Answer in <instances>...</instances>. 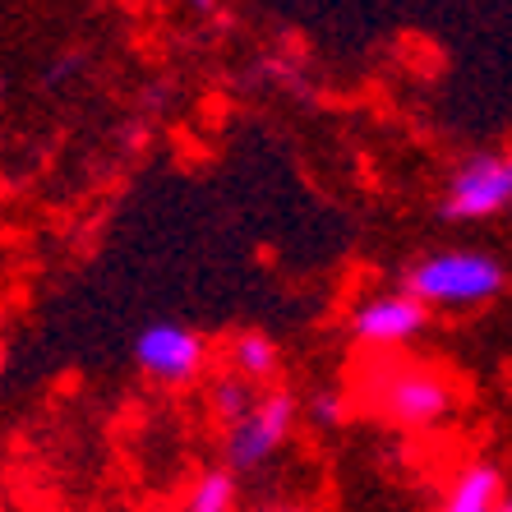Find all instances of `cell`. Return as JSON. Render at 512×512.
I'll list each match as a JSON object with an SVG mask.
<instances>
[{
  "instance_id": "cell-1",
  "label": "cell",
  "mask_w": 512,
  "mask_h": 512,
  "mask_svg": "<svg viewBox=\"0 0 512 512\" xmlns=\"http://www.w3.org/2000/svg\"><path fill=\"white\" fill-rule=\"evenodd\" d=\"M508 286V268L489 250H443L406 268L402 291L429 310H471Z\"/></svg>"
},
{
  "instance_id": "cell-2",
  "label": "cell",
  "mask_w": 512,
  "mask_h": 512,
  "mask_svg": "<svg viewBox=\"0 0 512 512\" xmlns=\"http://www.w3.org/2000/svg\"><path fill=\"white\" fill-rule=\"evenodd\" d=\"M512 203V153H476L453 171L439 213L448 222H485Z\"/></svg>"
},
{
  "instance_id": "cell-3",
  "label": "cell",
  "mask_w": 512,
  "mask_h": 512,
  "mask_svg": "<svg viewBox=\"0 0 512 512\" xmlns=\"http://www.w3.org/2000/svg\"><path fill=\"white\" fill-rule=\"evenodd\" d=\"M134 365H139L148 379L157 383H190L203 374L208 365V342H203L194 328L185 323H171V319H157L148 328H139L134 337Z\"/></svg>"
},
{
  "instance_id": "cell-4",
  "label": "cell",
  "mask_w": 512,
  "mask_h": 512,
  "mask_svg": "<svg viewBox=\"0 0 512 512\" xmlns=\"http://www.w3.org/2000/svg\"><path fill=\"white\" fill-rule=\"evenodd\" d=\"M379 411L397 425H434L453 411V383L411 360L379 379Z\"/></svg>"
},
{
  "instance_id": "cell-5",
  "label": "cell",
  "mask_w": 512,
  "mask_h": 512,
  "mask_svg": "<svg viewBox=\"0 0 512 512\" xmlns=\"http://www.w3.org/2000/svg\"><path fill=\"white\" fill-rule=\"evenodd\" d=\"M291 425H296V397L282 393V388H277V393H263L259 402H254L250 411L236 420V425H227V457H231V466H240V471L263 466L286 443Z\"/></svg>"
},
{
  "instance_id": "cell-6",
  "label": "cell",
  "mask_w": 512,
  "mask_h": 512,
  "mask_svg": "<svg viewBox=\"0 0 512 512\" xmlns=\"http://www.w3.org/2000/svg\"><path fill=\"white\" fill-rule=\"evenodd\" d=\"M429 323V305L416 296L393 291V296H370L351 310V337L365 346H402Z\"/></svg>"
},
{
  "instance_id": "cell-7",
  "label": "cell",
  "mask_w": 512,
  "mask_h": 512,
  "mask_svg": "<svg viewBox=\"0 0 512 512\" xmlns=\"http://www.w3.org/2000/svg\"><path fill=\"white\" fill-rule=\"evenodd\" d=\"M508 499L503 489V471L494 462H466L453 476L448 494H443L439 512H499V503Z\"/></svg>"
},
{
  "instance_id": "cell-8",
  "label": "cell",
  "mask_w": 512,
  "mask_h": 512,
  "mask_svg": "<svg viewBox=\"0 0 512 512\" xmlns=\"http://www.w3.org/2000/svg\"><path fill=\"white\" fill-rule=\"evenodd\" d=\"M277 365H282V351H277V342L268 333H240L236 342H231V370L240 374V379H273Z\"/></svg>"
},
{
  "instance_id": "cell-9",
  "label": "cell",
  "mask_w": 512,
  "mask_h": 512,
  "mask_svg": "<svg viewBox=\"0 0 512 512\" xmlns=\"http://www.w3.org/2000/svg\"><path fill=\"white\" fill-rule=\"evenodd\" d=\"M185 512H236V480L231 471H203L185 494Z\"/></svg>"
},
{
  "instance_id": "cell-10",
  "label": "cell",
  "mask_w": 512,
  "mask_h": 512,
  "mask_svg": "<svg viewBox=\"0 0 512 512\" xmlns=\"http://www.w3.org/2000/svg\"><path fill=\"white\" fill-rule=\"evenodd\" d=\"M213 397H217V416H222V425H236L245 411H250L259 397H254V388H250V379H240V374H231V379H222L213 388Z\"/></svg>"
},
{
  "instance_id": "cell-11",
  "label": "cell",
  "mask_w": 512,
  "mask_h": 512,
  "mask_svg": "<svg viewBox=\"0 0 512 512\" xmlns=\"http://www.w3.org/2000/svg\"><path fill=\"white\" fill-rule=\"evenodd\" d=\"M314 416H319V420H333L337 416V397H319V402H314Z\"/></svg>"
},
{
  "instance_id": "cell-12",
  "label": "cell",
  "mask_w": 512,
  "mask_h": 512,
  "mask_svg": "<svg viewBox=\"0 0 512 512\" xmlns=\"http://www.w3.org/2000/svg\"><path fill=\"white\" fill-rule=\"evenodd\" d=\"M185 5H194V10H203V14H213V10H217V0H185Z\"/></svg>"
},
{
  "instance_id": "cell-13",
  "label": "cell",
  "mask_w": 512,
  "mask_h": 512,
  "mask_svg": "<svg viewBox=\"0 0 512 512\" xmlns=\"http://www.w3.org/2000/svg\"><path fill=\"white\" fill-rule=\"evenodd\" d=\"M499 512H512V494H508V499H503V503H499Z\"/></svg>"
},
{
  "instance_id": "cell-14",
  "label": "cell",
  "mask_w": 512,
  "mask_h": 512,
  "mask_svg": "<svg viewBox=\"0 0 512 512\" xmlns=\"http://www.w3.org/2000/svg\"><path fill=\"white\" fill-rule=\"evenodd\" d=\"M268 512H305V508H268Z\"/></svg>"
}]
</instances>
